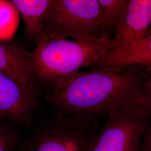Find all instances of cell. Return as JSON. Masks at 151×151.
<instances>
[{"instance_id":"6da1fadb","label":"cell","mask_w":151,"mask_h":151,"mask_svg":"<svg viewBox=\"0 0 151 151\" xmlns=\"http://www.w3.org/2000/svg\"><path fill=\"white\" fill-rule=\"evenodd\" d=\"M150 73L140 65L78 72L48 86L44 98L57 112L99 123L113 112L151 106Z\"/></svg>"},{"instance_id":"7a4b0ae2","label":"cell","mask_w":151,"mask_h":151,"mask_svg":"<svg viewBox=\"0 0 151 151\" xmlns=\"http://www.w3.org/2000/svg\"><path fill=\"white\" fill-rule=\"evenodd\" d=\"M32 52L27 51L30 74L38 91L65 80L93 65L112 47L111 38L96 41L68 40L43 35Z\"/></svg>"},{"instance_id":"3957f363","label":"cell","mask_w":151,"mask_h":151,"mask_svg":"<svg viewBox=\"0 0 151 151\" xmlns=\"http://www.w3.org/2000/svg\"><path fill=\"white\" fill-rule=\"evenodd\" d=\"M43 35L80 41L109 38L104 32L97 0H53Z\"/></svg>"},{"instance_id":"277c9868","label":"cell","mask_w":151,"mask_h":151,"mask_svg":"<svg viewBox=\"0 0 151 151\" xmlns=\"http://www.w3.org/2000/svg\"><path fill=\"white\" fill-rule=\"evenodd\" d=\"M99 123L57 112L35 130L19 151H89Z\"/></svg>"},{"instance_id":"5b68a950","label":"cell","mask_w":151,"mask_h":151,"mask_svg":"<svg viewBox=\"0 0 151 151\" xmlns=\"http://www.w3.org/2000/svg\"><path fill=\"white\" fill-rule=\"evenodd\" d=\"M151 106L129 108L110 114L89 151H139L151 126Z\"/></svg>"},{"instance_id":"8992f818","label":"cell","mask_w":151,"mask_h":151,"mask_svg":"<svg viewBox=\"0 0 151 151\" xmlns=\"http://www.w3.org/2000/svg\"><path fill=\"white\" fill-rule=\"evenodd\" d=\"M34 100L10 78L0 72V117L13 124L27 127L39 108Z\"/></svg>"},{"instance_id":"52a82bcc","label":"cell","mask_w":151,"mask_h":151,"mask_svg":"<svg viewBox=\"0 0 151 151\" xmlns=\"http://www.w3.org/2000/svg\"><path fill=\"white\" fill-rule=\"evenodd\" d=\"M151 0H129L119 24L116 34L111 39V49L134 43L151 34Z\"/></svg>"},{"instance_id":"ba28073f","label":"cell","mask_w":151,"mask_h":151,"mask_svg":"<svg viewBox=\"0 0 151 151\" xmlns=\"http://www.w3.org/2000/svg\"><path fill=\"white\" fill-rule=\"evenodd\" d=\"M27 51L18 44L0 40V72L15 81L30 97L39 101L41 93L30 74L27 61Z\"/></svg>"},{"instance_id":"9c48e42d","label":"cell","mask_w":151,"mask_h":151,"mask_svg":"<svg viewBox=\"0 0 151 151\" xmlns=\"http://www.w3.org/2000/svg\"><path fill=\"white\" fill-rule=\"evenodd\" d=\"M132 65H140L151 70V34L134 43L108 50L88 67L89 70L101 68L119 70Z\"/></svg>"},{"instance_id":"30bf717a","label":"cell","mask_w":151,"mask_h":151,"mask_svg":"<svg viewBox=\"0 0 151 151\" xmlns=\"http://www.w3.org/2000/svg\"><path fill=\"white\" fill-rule=\"evenodd\" d=\"M53 0H12L25 25V38L36 44L43 35L44 22Z\"/></svg>"},{"instance_id":"8fae6325","label":"cell","mask_w":151,"mask_h":151,"mask_svg":"<svg viewBox=\"0 0 151 151\" xmlns=\"http://www.w3.org/2000/svg\"><path fill=\"white\" fill-rule=\"evenodd\" d=\"M105 34L116 32L129 0H97Z\"/></svg>"},{"instance_id":"7c38bea8","label":"cell","mask_w":151,"mask_h":151,"mask_svg":"<svg viewBox=\"0 0 151 151\" xmlns=\"http://www.w3.org/2000/svg\"><path fill=\"white\" fill-rule=\"evenodd\" d=\"M22 143L21 136L15 128L0 120V151H19Z\"/></svg>"},{"instance_id":"4fadbf2b","label":"cell","mask_w":151,"mask_h":151,"mask_svg":"<svg viewBox=\"0 0 151 151\" xmlns=\"http://www.w3.org/2000/svg\"><path fill=\"white\" fill-rule=\"evenodd\" d=\"M139 151H151V127H149L144 133Z\"/></svg>"}]
</instances>
